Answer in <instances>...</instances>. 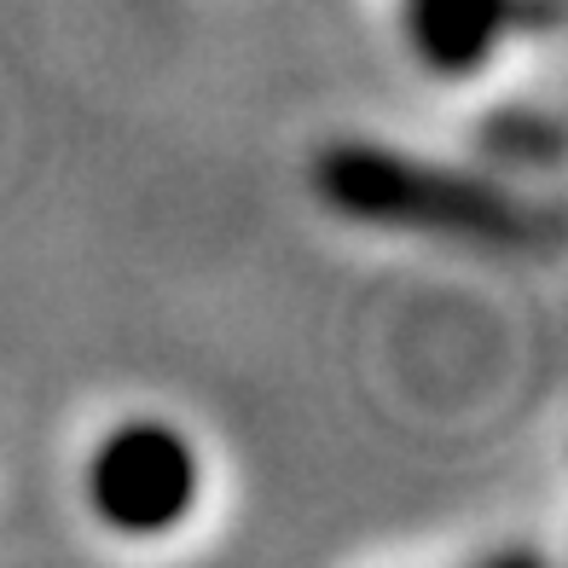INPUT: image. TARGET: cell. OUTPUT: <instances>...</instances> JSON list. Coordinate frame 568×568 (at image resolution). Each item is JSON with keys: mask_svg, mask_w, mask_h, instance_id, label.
<instances>
[{"mask_svg": "<svg viewBox=\"0 0 568 568\" xmlns=\"http://www.w3.org/2000/svg\"><path fill=\"white\" fill-rule=\"evenodd\" d=\"M314 192L325 210L366 226H406V232H453L481 244H528L534 215L499 180L412 163L383 145H331L314 163Z\"/></svg>", "mask_w": 568, "mask_h": 568, "instance_id": "6da1fadb", "label": "cell"}, {"mask_svg": "<svg viewBox=\"0 0 568 568\" xmlns=\"http://www.w3.org/2000/svg\"><path fill=\"white\" fill-rule=\"evenodd\" d=\"M197 499V453L169 424L134 418L111 429L88 458V505L116 534H169Z\"/></svg>", "mask_w": 568, "mask_h": 568, "instance_id": "7a4b0ae2", "label": "cell"}, {"mask_svg": "<svg viewBox=\"0 0 568 568\" xmlns=\"http://www.w3.org/2000/svg\"><path fill=\"white\" fill-rule=\"evenodd\" d=\"M510 18V0H406V36L418 59L442 75L481 70Z\"/></svg>", "mask_w": 568, "mask_h": 568, "instance_id": "3957f363", "label": "cell"}, {"mask_svg": "<svg viewBox=\"0 0 568 568\" xmlns=\"http://www.w3.org/2000/svg\"><path fill=\"white\" fill-rule=\"evenodd\" d=\"M481 145L505 163H528V169H551L557 151H562V134L546 111H528V105H510V111H494L481 122Z\"/></svg>", "mask_w": 568, "mask_h": 568, "instance_id": "277c9868", "label": "cell"}]
</instances>
